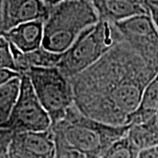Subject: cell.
I'll list each match as a JSON object with an SVG mask.
<instances>
[{
	"mask_svg": "<svg viewBox=\"0 0 158 158\" xmlns=\"http://www.w3.org/2000/svg\"><path fill=\"white\" fill-rule=\"evenodd\" d=\"M99 21L91 0H65L51 6L44 21L42 48L61 54L82 32Z\"/></svg>",
	"mask_w": 158,
	"mask_h": 158,
	"instance_id": "obj_3",
	"label": "cell"
},
{
	"mask_svg": "<svg viewBox=\"0 0 158 158\" xmlns=\"http://www.w3.org/2000/svg\"><path fill=\"white\" fill-rule=\"evenodd\" d=\"M1 38H2V37H0V40H1Z\"/></svg>",
	"mask_w": 158,
	"mask_h": 158,
	"instance_id": "obj_28",
	"label": "cell"
},
{
	"mask_svg": "<svg viewBox=\"0 0 158 158\" xmlns=\"http://www.w3.org/2000/svg\"><path fill=\"white\" fill-rule=\"evenodd\" d=\"M9 153L13 158H56V146L52 130L14 134Z\"/></svg>",
	"mask_w": 158,
	"mask_h": 158,
	"instance_id": "obj_8",
	"label": "cell"
},
{
	"mask_svg": "<svg viewBox=\"0 0 158 158\" xmlns=\"http://www.w3.org/2000/svg\"><path fill=\"white\" fill-rule=\"evenodd\" d=\"M121 40L150 67L158 69V31L149 13L113 24Z\"/></svg>",
	"mask_w": 158,
	"mask_h": 158,
	"instance_id": "obj_7",
	"label": "cell"
},
{
	"mask_svg": "<svg viewBox=\"0 0 158 158\" xmlns=\"http://www.w3.org/2000/svg\"><path fill=\"white\" fill-rule=\"evenodd\" d=\"M140 2L142 3L144 6L147 4H151V5H157L158 0H140Z\"/></svg>",
	"mask_w": 158,
	"mask_h": 158,
	"instance_id": "obj_25",
	"label": "cell"
},
{
	"mask_svg": "<svg viewBox=\"0 0 158 158\" xmlns=\"http://www.w3.org/2000/svg\"><path fill=\"white\" fill-rule=\"evenodd\" d=\"M157 72L120 39L98 62L69 79L74 104L102 123L126 126Z\"/></svg>",
	"mask_w": 158,
	"mask_h": 158,
	"instance_id": "obj_1",
	"label": "cell"
},
{
	"mask_svg": "<svg viewBox=\"0 0 158 158\" xmlns=\"http://www.w3.org/2000/svg\"><path fill=\"white\" fill-rule=\"evenodd\" d=\"M20 77V74L10 69H0V87L6 85L11 79Z\"/></svg>",
	"mask_w": 158,
	"mask_h": 158,
	"instance_id": "obj_20",
	"label": "cell"
},
{
	"mask_svg": "<svg viewBox=\"0 0 158 158\" xmlns=\"http://www.w3.org/2000/svg\"><path fill=\"white\" fill-rule=\"evenodd\" d=\"M0 69H10L17 72L11 46L4 37L0 40Z\"/></svg>",
	"mask_w": 158,
	"mask_h": 158,
	"instance_id": "obj_17",
	"label": "cell"
},
{
	"mask_svg": "<svg viewBox=\"0 0 158 158\" xmlns=\"http://www.w3.org/2000/svg\"><path fill=\"white\" fill-rule=\"evenodd\" d=\"M138 158H158V147H153L141 150Z\"/></svg>",
	"mask_w": 158,
	"mask_h": 158,
	"instance_id": "obj_21",
	"label": "cell"
},
{
	"mask_svg": "<svg viewBox=\"0 0 158 158\" xmlns=\"http://www.w3.org/2000/svg\"><path fill=\"white\" fill-rule=\"evenodd\" d=\"M145 6L147 7L148 11L158 31V6L151 5V4H147L145 5Z\"/></svg>",
	"mask_w": 158,
	"mask_h": 158,
	"instance_id": "obj_22",
	"label": "cell"
},
{
	"mask_svg": "<svg viewBox=\"0 0 158 158\" xmlns=\"http://www.w3.org/2000/svg\"><path fill=\"white\" fill-rule=\"evenodd\" d=\"M158 110V72L148 84L141 96L139 107L127 120V125L145 123Z\"/></svg>",
	"mask_w": 158,
	"mask_h": 158,
	"instance_id": "obj_13",
	"label": "cell"
},
{
	"mask_svg": "<svg viewBox=\"0 0 158 158\" xmlns=\"http://www.w3.org/2000/svg\"><path fill=\"white\" fill-rule=\"evenodd\" d=\"M10 44V43H9ZM11 50L17 68V72L25 74L30 68H51L56 67L62 58V53L57 54L46 50L42 47L39 49L23 53L11 45Z\"/></svg>",
	"mask_w": 158,
	"mask_h": 158,
	"instance_id": "obj_12",
	"label": "cell"
},
{
	"mask_svg": "<svg viewBox=\"0 0 158 158\" xmlns=\"http://www.w3.org/2000/svg\"><path fill=\"white\" fill-rule=\"evenodd\" d=\"M51 6L41 0H3L2 15L5 33L19 24L45 21Z\"/></svg>",
	"mask_w": 158,
	"mask_h": 158,
	"instance_id": "obj_9",
	"label": "cell"
},
{
	"mask_svg": "<svg viewBox=\"0 0 158 158\" xmlns=\"http://www.w3.org/2000/svg\"><path fill=\"white\" fill-rule=\"evenodd\" d=\"M131 125L111 126L81 113L74 104L56 124L52 125L56 143L88 158H101L115 141L127 135Z\"/></svg>",
	"mask_w": 158,
	"mask_h": 158,
	"instance_id": "obj_2",
	"label": "cell"
},
{
	"mask_svg": "<svg viewBox=\"0 0 158 158\" xmlns=\"http://www.w3.org/2000/svg\"><path fill=\"white\" fill-rule=\"evenodd\" d=\"M121 39L112 24L98 21L77 38L65 52L56 68L70 79L98 62Z\"/></svg>",
	"mask_w": 158,
	"mask_h": 158,
	"instance_id": "obj_4",
	"label": "cell"
},
{
	"mask_svg": "<svg viewBox=\"0 0 158 158\" xmlns=\"http://www.w3.org/2000/svg\"><path fill=\"white\" fill-rule=\"evenodd\" d=\"M2 2L3 0H0V37H3L5 34L4 26H3V15H2Z\"/></svg>",
	"mask_w": 158,
	"mask_h": 158,
	"instance_id": "obj_23",
	"label": "cell"
},
{
	"mask_svg": "<svg viewBox=\"0 0 158 158\" xmlns=\"http://www.w3.org/2000/svg\"><path fill=\"white\" fill-rule=\"evenodd\" d=\"M56 158H88L80 153L69 149L61 144L56 143Z\"/></svg>",
	"mask_w": 158,
	"mask_h": 158,
	"instance_id": "obj_19",
	"label": "cell"
},
{
	"mask_svg": "<svg viewBox=\"0 0 158 158\" xmlns=\"http://www.w3.org/2000/svg\"><path fill=\"white\" fill-rule=\"evenodd\" d=\"M44 21L35 20L19 24L6 32L3 37L23 53L39 49L42 46Z\"/></svg>",
	"mask_w": 158,
	"mask_h": 158,
	"instance_id": "obj_11",
	"label": "cell"
},
{
	"mask_svg": "<svg viewBox=\"0 0 158 158\" xmlns=\"http://www.w3.org/2000/svg\"><path fill=\"white\" fill-rule=\"evenodd\" d=\"M41 1H43L46 5H48V6H54L60 4V3H62V2L65 1V0H41Z\"/></svg>",
	"mask_w": 158,
	"mask_h": 158,
	"instance_id": "obj_24",
	"label": "cell"
},
{
	"mask_svg": "<svg viewBox=\"0 0 158 158\" xmlns=\"http://www.w3.org/2000/svg\"><path fill=\"white\" fill-rule=\"evenodd\" d=\"M51 127V119L34 92L29 77L20 75V87L9 119L4 126L14 134L43 132Z\"/></svg>",
	"mask_w": 158,
	"mask_h": 158,
	"instance_id": "obj_6",
	"label": "cell"
},
{
	"mask_svg": "<svg viewBox=\"0 0 158 158\" xmlns=\"http://www.w3.org/2000/svg\"><path fill=\"white\" fill-rule=\"evenodd\" d=\"M98 19L115 24L136 15L148 13L140 0H91Z\"/></svg>",
	"mask_w": 158,
	"mask_h": 158,
	"instance_id": "obj_10",
	"label": "cell"
},
{
	"mask_svg": "<svg viewBox=\"0 0 158 158\" xmlns=\"http://www.w3.org/2000/svg\"><path fill=\"white\" fill-rule=\"evenodd\" d=\"M127 137L140 151L158 147V110L145 123L131 125Z\"/></svg>",
	"mask_w": 158,
	"mask_h": 158,
	"instance_id": "obj_14",
	"label": "cell"
},
{
	"mask_svg": "<svg viewBox=\"0 0 158 158\" xmlns=\"http://www.w3.org/2000/svg\"><path fill=\"white\" fill-rule=\"evenodd\" d=\"M155 6H158V4H157V5H155Z\"/></svg>",
	"mask_w": 158,
	"mask_h": 158,
	"instance_id": "obj_27",
	"label": "cell"
},
{
	"mask_svg": "<svg viewBox=\"0 0 158 158\" xmlns=\"http://www.w3.org/2000/svg\"><path fill=\"white\" fill-rule=\"evenodd\" d=\"M51 119V126L63 118L74 105L70 80L56 68H30L25 73Z\"/></svg>",
	"mask_w": 158,
	"mask_h": 158,
	"instance_id": "obj_5",
	"label": "cell"
},
{
	"mask_svg": "<svg viewBox=\"0 0 158 158\" xmlns=\"http://www.w3.org/2000/svg\"><path fill=\"white\" fill-rule=\"evenodd\" d=\"M1 158H13V157L11 156V154L8 152V153H7V154H6V155H5L4 156H2V157H1Z\"/></svg>",
	"mask_w": 158,
	"mask_h": 158,
	"instance_id": "obj_26",
	"label": "cell"
},
{
	"mask_svg": "<svg viewBox=\"0 0 158 158\" xmlns=\"http://www.w3.org/2000/svg\"><path fill=\"white\" fill-rule=\"evenodd\" d=\"M20 87V77L0 87V128H4L16 103Z\"/></svg>",
	"mask_w": 158,
	"mask_h": 158,
	"instance_id": "obj_15",
	"label": "cell"
},
{
	"mask_svg": "<svg viewBox=\"0 0 158 158\" xmlns=\"http://www.w3.org/2000/svg\"><path fill=\"white\" fill-rule=\"evenodd\" d=\"M14 133L9 129L0 128V158L9 152Z\"/></svg>",
	"mask_w": 158,
	"mask_h": 158,
	"instance_id": "obj_18",
	"label": "cell"
},
{
	"mask_svg": "<svg viewBox=\"0 0 158 158\" xmlns=\"http://www.w3.org/2000/svg\"><path fill=\"white\" fill-rule=\"evenodd\" d=\"M140 150L130 141L127 135L115 141L101 158H138Z\"/></svg>",
	"mask_w": 158,
	"mask_h": 158,
	"instance_id": "obj_16",
	"label": "cell"
}]
</instances>
